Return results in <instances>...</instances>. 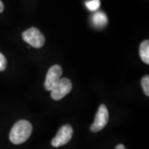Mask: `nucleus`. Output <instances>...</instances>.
Here are the masks:
<instances>
[{
  "label": "nucleus",
  "instance_id": "nucleus-1",
  "mask_svg": "<svg viewBox=\"0 0 149 149\" xmlns=\"http://www.w3.org/2000/svg\"><path fill=\"white\" fill-rule=\"evenodd\" d=\"M32 126L27 120L17 122L12 128L9 133V139L13 144H21L26 142L31 136Z\"/></svg>",
  "mask_w": 149,
  "mask_h": 149
},
{
  "label": "nucleus",
  "instance_id": "nucleus-2",
  "mask_svg": "<svg viewBox=\"0 0 149 149\" xmlns=\"http://www.w3.org/2000/svg\"><path fill=\"white\" fill-rule=\"evenodd\" d=\"M22 39L35 48H41L45 43V37L36 27H31L22 33Z\"/></svg>",
  "mask_w": 149,
  "mask_h": 149
},
{
  "label": "nucleus",
  "instance_id": "nucleus-3",
  "mask_svg": "<svg viewBox=\"0 0 149 149\" xmlns=\"http://www.w3.org/2000/svg\"><path fill=\"white\" fill-rule=\"evenodd\" d=\"M71 90V81L68 78H61L56 85L51 91V96L54 100H60L67 95Z\"/></svg>",
  "mask_w": 149,
  "mask_h": 149
},
{
  "label": "nucleus",
  "instance_id": "nucleus-4",
  "mask_svg": "<svg viewBox=\"0 0 149 149\" xmlns=\"http://www.w3.org/2000/svg\"><path fill=\"white\" fill-rule=\"evenodd\" d=\"M73 128L69 124L63 125L59 129L57 134L52 140V145L55 148H58L66 144L72 138Z\"/></svg>",
  "mask_w": 149,
  "mask_h": 149
},
{
  "label": "nucleus",
  "instance_id": "nucleus-5",
  "mask_svg": "<svg viewBox=\"0 0 149 149\" xmlns=\"http://www.w3.org/2000/svg\"><path fill=\"white\" fill-rule=\"evenodd\" d=\"M109 120V112L104 104H100L95 115V122L91 125V129L92 132L96 133L102 130L106 126Z\"/></svg>",
  "mask_w": 149,
  "mask_h": 149
},
{
  "label": "nucleus",
  "instance_id": "nucleus-6",
  "mask_svg": "<svg viewBox=\"0 0 149 149\" xmlns=\"http://www.w3.org/2000/svg\"><path fill=\"white\" fill-rule=\"evenodd\" d=\"M62 74V69L59 65H54L48 70L47 74L45 80V88L47 91H52L61 80Z\"/></svg>",
  "mask_w": 149,
  "mask_h": 149
},
{
  "label": "nucleus",
  "instance_id": "nucleus-7",
  "mask_svg": "<svg viewBox=\"0 0 149 149\" xmlns=\"http://www.w3.org/2000/svg\"><path fill=\"white\" fill-rule=\"evenodd\" d=\"M92 23L94 27L97 28H102L104 26H106L108 22V18L104 13L103 12H96L94 13V15L91 17Z\"/></svg>",
  "mask_w": 149,
  "mask_h": 149
},
{
  "label": "nucleus",
  "instance_id": "nucleus-8",
  "mask_svg": "<svg viewBox=\"0 0 149 149\" xmlns=\"http://www.w3.org/2000/svg\"><path fill=\"white\" fill-rule=\"evenodd\" d=\"M139 54L141 59L143 60L144 63L149 64V41L146 40L140 45L139 48Z\"/></svg>",
  "mask_w": 149,
  "mask_h": 149
},
{
  "label": "nucleus",
  "instance_id": "nucleus-9",
  "mask_svg": "<svg viewBox=\"0 0 149 149\" xmlns=\"http://www.w3.org/2000/svg\"><path fill=\"white\" fill-rule=\"evenodd\" d=\"M85 6L90 11L95 12V11H97L100 8V0H90V1H87L85 3Z\"/></svg>",
  "mask_w": 149,
  "mask_h": 149
},
{
  "label": "nucleus",
  "instance_id": "nucleus-10",
  "mask_svg": "<svg viewBox=\"0 0 149 149\" xmlns=\"http://www.w3.org/2000/svg\"><path fill=\"white\" fill-rule=\"evenodd\" d=\"M141 84L142 87L144 91V94L147 96L149 95V76L147 74L143 77V79L141 80Z\"/></svg>",
  "mask_w": 149,
  "mask_h": 149
},
{
  "label": "nucleus",
  "instance_id": "nucleus-11",
  "mask_svg": "<svg viewBox=\"0 0 149 149\" xmlns=\"http://www.w3.org/2000/svg\"><path fill=\"white\" fill-rule=\"evenodd\" d=\"M7 67V59L3 54L0 52V71L4 70Z\"/></svg>",
  "mask_w": 149,
  "mask_h": 149
},
{
  "label": "nucleus",
  "instance_id": "nucleus-12",
  "mask_svg": "<svg viewBox=\"0 0 149 149\" xmlns=\"http://www.w3.org/2000/svg\"><path fill=\"white\" fill-rule=\"evenodd\" d=\"M3 8H4V6H3V2L0 0V13L3 11Z\"/></svg>",
  "mask_w": 149,
  "mask_h": 149
},
{
  "label": "nucleus",
  "instance_id": "nucleus-13",
  "mask_svg": "<svg viewBox=\"0 0 149 149\" xmlns=\"http://www.w3.org/2000/svg\"><path fill=\"white\" fill-rule=\"evenodd\" d=\"M115 149H126L124 148V146L123 145V144H118L117 145V147H116V148Z\"/></svg>",
  "mask_w": 149,
  "mask_h": 149
}]
</instances>
